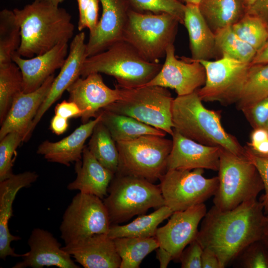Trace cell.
I'll return each instance as SVG.
<instances>
[{
    "mask_svg": "<svg viewBox=\"0 0 268 268\" xmlns=\"http://www.w3.org/2000/svg\"><path fill=\"white\" fill-rule=\"evenodd\" d=\"M267 223L264 205L257 199L227 211L213 205L203 218L196 239L203 249L216 255L224 268L248 246L262 239Z\"/></svg>",
    "mask_w": 268,
    "mask_h": 268,
    "instance_id": "1",
    "label": "cell"
},
{
    "mask_svg": "<svg viewBox=\"0 0 268 268\" xmlns=\"http://www.w3.org/2000/svg\"><path fill=\"white\" fill-rule=\"evenodd\" d=\"M20 28L17 53L30 58L44 54L73 37L74 25L64 8L34 0L22 8L12 10Z\"/></svg>",
    "mask_w": 268,
    "mask_h": 268,
    "instance_id": "2",
    "label": "cell"
},
{
    "mask_svg": "<svg viewBox=\"0 0 268 268\" xmlns=\"http://www.w3.org/2000/svg\"><path fill=\"white\" fill-rule=\"evenodd\" d=\"M202 101L197 90L174 98L172 106L174 130L201 144L219 147L246 157L245 147L223 128L220 111L206 108Z\"/></svg>",
    "mask_w": 268,
    "mask_h": 268,
    "instance_id": "3",
    "label": "cell"
},
{
    "mask_svg": "<svg viewBox=\"0 0 268 268\" xmlns=\"http://www.w3.org/2000/svg\"><path fill=\"white\" fill-rule=\"evenodd\" d=\"M162 64L149 62L128 42L122 40L107 50L87 57L80 71L84 77L92 73L113 76L123 88L145 85L158 73Z\"/></svg>",
    "mask_w": 268,
    "mask_h": 268,
    "instance_id": "4",
    "label": "cell"
},
{
    "mask_svg": "<svg viewBox=\"0 0 268 268\" xmlns=\"http://www.w3.org/2000/svg\"><path fill=\"white\" fill-rule=\"evenodd\" d=\"M111 225L126 222L151 208L165 205L159 185L144 178L116 173L103 200Z\"/></svg>",
    "mask_w": 268,
    "mask_h": 268,
    "instance_id": "5",
    "label": "cell"
},
{
    "mask_svg": "<svg viewBox=\"0 0 268 268\" xmlns=\"http://www.w3.org/2000/svg\"><path fill=\"white\" fill-rule=\"evenodd\" d=\"M219 183L213 200L217 208L227 211L257 199L264 186L256 167L247 157L220 149Z\"/></svg>",
    "mask_w": 268,
    "mask_h": 268,
    "instance_id": "6",
    "label": "cell"
},
{
    "mask_svg": "<svg viewBox=\"0 0 268 268\" xmlns=\"http://www.w3.org/2000/svg\"><path fill=\"white\" fill-rule=\"evenodd\" d=\"M179 20L167 13L139 12L130 9L123 40L146 61L159 63L168 47L174 44Z\"/></svg>",
    "mask_w": 268,
    "mask_h": 268,
    "instance_id": "7",
    "label": "cell"
},
{
    "mask_svg": "<svg viewBox=\"0 0 268 268\" xmlns=\"http://www.w3.org/2000/svg\"><path fill=\"white\" fill-rule=\"evenodd\" d=\"M119 87L121 98L102 109L131 117L172 136L174 98L167 88L146 85L135 88Z\"/></svg>",
    "mask_w": 268,
    "mask_h": 268,
    "instance_id": "8",
    "label": "cell"
},
{
    "mask_svg": "<svg viewBox=\"0 0 268 268\" xmlns=\"http://www.w3.org/2000/svg\"><path fill=\"white\" fill-rule=\"evenodd\" d=\"M119 166L116 173L133 175L154 183L167 171L173 141L165 136L148 134L116 142Z\"/></svg>",
    "mask_w": 268,
    "mask_h": 268,
    "instance_id": "9",
    "label": "cell"
},
{
    "mask_svg": "<svg viewBox=\"0 0 268 268\" xmlns=\"http://www.w3.org/2000/svg\"><path fill=\"white\" fill-rule=\"evenodd\" d=\"M204 169H170L159 179L165 205L173 212L185 210L203 203L214 196L219 183L218 176L207 178Z\"/></svg>",
    "mask_w": 268,
    "mask_h": 268,
    "instance_id": "10",
    "label": "cell"
},
{
    "mask_svg": "<svg viewBox=\"0 0 268 268\" xmlns=\"http://www.w3.org/2000/svg\"><path fill=\"white\" fill-rule=\"evenodd\" d=\"M110 226L109 213L102 199L79 192L63 214L61 238L66 245L95 234H108Z\"/></svg>",
    "mask_w": 268,
    "mask_h": 268,
    "instance_id": "11",
    "label": "cell"
},
{
    "mask_svg": "<svg viewBox=\"0 0 268 268\" xmlns=\"http://www.w3.org/2000/svg\"><path fill=\"white\" fill-rule=\"evenodd\" d=\"M206 72V81L197 90L203 101L228 106L239 101L251 64L222 57L215 61H200Z\"/></svg>",
    "mask_w": 268,
    "mask_h": 268,
    "instance_id": "12",
    "label": "cell"
},
{
    "mask_svg": "<svg viewBox=\"0 0 268 268\" xmlns=\"http://www.w3.org/2000/svg\"><path fill=\"white\" fill-rule=\"evenodd\" d=\"M175 52L174 44L168 47L161 69L145 85L170 88L174 89L178 96L191 94L205 84V68L200 61L177 58Z\"/></svg>",
    "mask_w": 268,
    "mask_h": 268,
    "instance_id": "13",
    "label": "cell"
},
{
    "mask_svg": "<svg viewBox=\"0 0 268 268\" xmlns=\"http://www.w3.org/2000/svg\"><path fill=\"white\" fill-rule=\"evenodd\" d=\"M207 212L203 203L185 210L173 212L167 223L157 228L155 234L159 248L178 260L183 250L197 237L199 225Z\"/></svg>",
    "mask_w": 268,
    "mask_h": 268,
    "instance_id": "14",
    "label": "cell"
},
{
    "mask_svg": "<svg viewBox=\"0 0 268 268\" xmlns=\"http://www.w3.org/2000/svg\"><path fill=\"white\" fill-rule=\"evenodd\" d=\"M68 101L75 103L82 111V124L96 118L105 107L121 98V90L116 84L112 89L106 85L99 73L78 78L67 90Z\"/></svg>",
    "mask_w": 268,
    "mask_h": 268,
    "instance_id": "15",
    "label": "cell"
},
{
    "mask_svg": "<svg viewBox=\"0 0 268 268\" xmlns=\"http://www.w3.org/2000/svg\"><path fill=\"white\" fill-rule=\"evenodd\" d=\"M102 16L95 30L89 33L86 55L89 57L101 53L122 40L131 9L127 0H99Z\"/></svg>",
    "mask_w": 268,
    "mask_h": 268,
    "instance_id": "16",
    "label": "cell"
},
{
    "mask_svg": "<svg viewBox=\"0 0 268 268\" xmlns=\"http://www.w3.org/2000/svg\"><path fill=\"white\" fill-rule=\"evenodd\" d=\"M28 244L29 251L22 254V260L14 265L13 268H80L54 235L46 230L34 228L30 235Z\"/></svg>",
    "mask_w": 268,
    "mask_h": 268,
    "instance_id": "17",
    "label": "cell"
},
{
    "mask_svg": "<svg viewBox=\"0 0 268 268\" xmlns=\"http://www.w3.org/2000/svg\"><path fill=\"white\" fill-rule=\"evenodd\" d=\"M173 144L167 170L201 168L218 171L221 148L205 145L186 137L174 130Z\"/></svg>",
    "mask_w": 268,
    "mask_h": 268,
    "instance_id": "18",
    "label": "cell"
},
{
    "mask_svg": "<svg viewBox=\"0 0 268 268\" xmlns=\"http://www.w3.org/2000/svg\"><path fill=\"white\" fill-rule=\"evenodd\" d=\"M85 35L83 31L76 34L69 45V53L50 90L34 117L30 131L31 135L37 125L49 108L80 76L83 64L87 58Z\"/></svg>",
    "mask_w": 268,
    "mask_h": 268,
    "instance_id": "19",
    "label": "cell"
},
{
    "mask_svg": "<svg viewBox=\"0 0 268 268\" xmlns=\"http://www.w3.org/2000/svg\"><path fill=\"white\" fill-rule=\"evenodd\" d=\"M55 78L54 74L36 90L29 93L22 91L16 95L1 125L0 140L13 132L24 134L25 141L29 139L32 121L47 97Z\"/></svg>",
    "mask_w": 268,
    "mask_h": 268,
    "instance_id": "20",
    "label": "cell"
},
{
    "mask_svg": "<svg viewBox=\"0 0 268 268\" xmlns=\"http://www.w3.org/2000/svg\"><path fill=\"white\" fill-rule=\"evenodd\" d=\"M62 248L84 268L120 267L121 259L113 239L107 234H95Z\"/></svg>",
    "mask_w": 268,
    "mask_h": 268,
    "instance_id": "21",
    "label": "cell"
},
{
    "mask_svg": "<svg viewBox=\"0 0 268 268\" xmlns=\"http://www.w3.org/2000/svg\"><path fill=\"white\" fill-rule=\"evenodd\" d=\"M38 175L34 171H25L13 174L0 182V258L22 257V254L15 252L11 243L21 239L12 235L8 228V222L13 215L12 204L18 191L30 187L37 181Z\"/></svg>",
    "mask_w": 268,
    "mask_h": 268,
    "instance_id": "22",
    "label": "cell"
},
{
    "mask_svg": "<svg viewBox=\"0 0 268 268\" xmlns=\"http://www.w3.org/2000/svg\"><path fill=\"white\" fill-rule=\"evenodd\" d=\"M67 43L60 44L50 51L30 58L21 57L17 52L12 61L19 67L23 76V92L39 88L55 71L63 66L68 55Z\"/></svg>",
    "mask_w": 268,
    "mask_h": 268,
    "instance_id": "23",
    "label": "cell"
},
{
    "mask_svg": "<svg viewBox=\"0 0 268 268\" xmlns=\"http://www.w3.org/2000/svg\"><path fill=\"white\" fill-rule=\"evenodd\" d=\"M98 114L94 120L82 124L69 135L61 140L43 141L38 146L37 153L48 161L69 166L71 163L81 160L86 139L91 135L95 125L100 121Z\"/></svg>",
    "mask_w": 268,
    "mask_h": 268,
    "instance_id": "24",
    "label": "cell"
},
{
    "mask_svg": "<svg viewBox=\"0 0 268 268\" xmlns=\"http://www.w3.org/2000/svg\"><path fill=\"white\" fill-rule=\"evenodd\" d=\"M82 160L75 162L76 177L67 185V189L104 199L115 174L102 165L87 146L83 149Z\"/></svg>",
    "mask_w": 268,
    "mask_h": 268,
    "instance_id": "25",
    "label": "cell"
},
{
    "mask_svg": "<svg viewBox=\"0 0 268 268\" xmlns=\"http://www.w3.org/2000/svg\"><path fill=\"white\" fill-rule=\"evenodd\" d=\"M183 25L188 33L192 59L209 61L217 56L215 34L204 20L198 5L185 4Z\"/></svg>",
    "mask_w": 268,
    "mask_h": 268,
    "instance_id": "26",
    "label": "cell"
},
{
    "mask_svg": "<svg viewBox=\"0 0 268 268\" xmlns=\"http://www.w3.org/2000/svg\"><path fill=\"white\" fill-rule=\"evenodd\" d=\"M116 142L148 135L165 136L166 133L130 116L101 109L98 113Z\"/></svg>",
    "mask_w": 268,
    "mask_h": 268,
    "instance_id": "27",
    "label": "cell"
},
{
    "mask_svg": "<svg viewBox=\"0 0 268 268\" xmlns=\"http://www.w3.org/2000/svg\"><path fill=\"white\" fill-rule=\"evenodd\" d=\"M199 7L214 33L232 26L247 12L241 0H201Z\"/></svg>",
    "mask_w": 268,
    "mask_h": 268,
    "instance_id": "28",
    "label": "cell"
},
{
    "mask_svg": "<svg viewBox=\"0 0 268 268\" xmlns=\"http://www.w3.org/2000/svg\"><path fill=\"white\" fill-rule=\"evenodd\" d=\"M173 212L164 205L151 213L140 215L127 224L111 225L107 234L113 239L121 237H155L158 225L170 217Z\"/></svg>",
    "mask_w": 268,
    "mask_h": 268,
    "instance_id": "29",
    "label": "cell"
},
{
    "mask_svg": "<svg viewBox=\"0 0 268 268\" xmlns=\"http://www.w3.org/2000/svg\"><path fill=\"white\" fill-rule=\"evenodd\" d=\"M121 259L120 268H138L145 257L159 247L155 237L113 239Z\"/></svg>",
    "mask_w": 268,
    "mask_h": 268,
    "instance_id": "30",
    "label": "cell"
},
{
    "mask_svg": "<svg viewBox=\"0 0 268 268\" xmlns=\"http://www.w3.org/2000/svg\"><path fill=\"white\" fill-rule=\"evenodd\" d=\"M87 147L102 165L116 173L119 166L116 142L101 120L93 129Z\"/></svg>",
    "mask_w": 268,
    "mask_h": 268,
    "instance_id": "31",
    "label": "cell"
},
{
    "mask_svg": "<svg viewBox=\"0 0 268 268\" xmlns=\"http://www.w3.org/2000/svg\"><path fill=\"white\" fill-rule=\"evenodd\" d=\"M268 97V64H251L237 106L242 111Z\"/></svg>",
    "mask_w": 268,
    "mask_h": 268,
    "instance_id": "32",
    "label": "cell"
},
{
    "mask_svg": "<svg viewBox=\"0 0 268 268\" xmlns=\"http://www.w3.org/2000/svg\"><path fill=\"white\" fill-rule=\"evenodd\" d=\"M21 71L13 62L0 65V124L5 120L15 97L23 91Z\"/></svg>",
    "mask_w": 268,
    "mask_h": 268,
    "instance_id": "33",
    "label": "cell"
},
{
    "mask_svg": "<svg viewBox=\"0 0 268 268\" xmlns=\"http://www.w3.org/2000/svg\"><path fill=\"white\" fill-rule=\"evenodd\" d=\"M215 44L218 55L240 62L251 64L257 51L242 40L232 30L231 26L215 32Z\"/></svg>",
    "mask_w": 268,
    "mask_h": 268,
    "instance_id": "34",
    "label": "cell"
},
{
    "mask_svg": "<svg viewBox=\"0 0 268 268\" xmlns=\"http://www.w3.org/2000/svg\"><path fill=\"white\" fill-rule=\"evenodd\" d=\"M19 25L13 10L0 12V65L12 62V57L21 43Z\"/></svg>",
    "mask_w": 268,
    "mask_h": 268,
    "instance_id": "35",
    "label": "cell"
},
{
    "mask_svg": "<svg viewBox=\"0 0 268 268\" xmlns=\"http://www.w3.org/2000/svg\"><path fill=\"white\" fill-rule=\"evenodd\" d=\"M234 32L257 52L268 38V24L259 16L247 12L231 26Z\"/></svg>",
    "mask_w": 268,
    "mask_h": 268,
    "instance_id": "36",
    "label": "cell"
},
{
    "mask_svg": "<svg viewBox=\"0 0 268 268\" xmlns=\"http://www.w3.org/2000/svg\"><path fill=\"white\" fill-rule=\"evenodd\" d=\"M131 9L139 12L167 13L183 24L185 4L176 0H127Z\"/></svg>",
    "mask_w": 268,
    "mask_h": 268,
    "instance_id": "37",
    "label": "cell"
},
{
    "mask_svg": "<svg viewBox=\"0 0 268 268\" xmlns=\"http://www.w3.org/2000/svg\"><path fill=\"white\" fill-rule=\"evenodd\" d=\"M23 141H25L24 135L16 132L8 133L0 140V182L13 174L12 157Z\"/></svg>",
    "mask_w": 268,
    "mask_h": 268,
    "instance_id": "38",
    "label": "cell"
},
{
    "mask_svg": "<svg viewBox=\"0 0 268 268\" xmlns=\"http://www.w3.org/2000/svg\"><path fill=\"white\" fill-rule=\"evenodd\" d=\"M234 261L238 268H268V247L262 239L257 240L248 246Z\"/></svg>",
    "mask_w": 268,
    "mask_h": 268,
    "instance_id": "39",
    "label": "cell"
},
{
    "mask_svg": "<svg viewBox=\"0 0 268 268\" xmlns=\"http://www.w3.org/2000/svg\"><path fill=\"white\" fill-rule=\"evenodd\" d=\"M245 148L246 157L256 167L263 182L264 194L260 201L266 213L268 211V158L254 154L247 146Z\"/></svg>",
    "mask_w": 268,
    "mask_h": 268,
    "instance_id": "40",
    "label": "cell"
},
{
    "mask_svg": "<svg viewBox=\"0 0 268 268\" xmlns=\"http://www.w3.org/2000/svg\"><path fill=\"white\" fill-rule=\"evenodd\" d=\"M203 248L196 239L192 241L182 252L179 261L182 268H202Z\"/></svg>",
    "mask_w": 268,
    "mask_h": 268,
    "instance_id": "41",
    "label": "cell"
},
{
    "mask_svg": "<svg viewBox=\"0 0 268 268\" xmlns=\"http://www.w3.org/2000/svg\"><path fill=\"white\" fill-rule=\"evenodd\" d=\"M242 112L254 129L263 128L268 120V97Z\"/></svg>",
    "mask_w": 268,
    "mask_h": 268,
    "instance_id": "42",
    "label": "cell"
},
{
    "mask_svg": "<svg viewBox=\"0 0 268 268\" xmlns=\"http://www.w3.org/2000/svg\"><path fill=\"white\" fill-rule=\"evenodd\" d=\"M99 2V0H89L85 11L82 30L87 28L89 29V33L93 32L98 22Z\"/></svg>",
    "mask_w": 268,
    "mask_h": 268,
    "instance_id": "43",
    "label": "cell"
},
{
    "mask_svg": "<svg viewBox=\"0 0 268 268\" xmlns=\"http://www.w3.org/2000/svg\"><path fill=\"white\" fill-rule=\"evenodd\" d=\"M55 114L66 119L81 117L82 111L74 102L64 100L58 103L55 108Z\"/></svg>",
    "mask_w": 268,
    "mask_h": 268,
    "instance_id": "44",
    "label": "cell"
},
{
    "mask_svg": "<svg viewBox=\"0 0 268 268\" xmlns=\"http://www.w3.org/2000/svg\"><path fill=\"white\" fill-rule=\"evenodd\" d=\"M247 12L259 16L268 24V0H256Z\"/></svg>",
    "mask_w": 268,
    "mask_h": 268,
    "instance_id": "45",
    "label": "cell"
},
{
    "mask_svg": "<svg viewBox=\"0 0 268 268\" xmlns=\"http://www.w3.org/2000/svg\"><path fill=\"white\" fill-rule=\"evenodd\" d=\"M202 268H221L216 255L208 249H203L201 256Z\"/></svg>",
    "mask_w": 268,
    "mask_h": 268,
    "instance_id": "46",
    "label": "cell"
},
{
    "mask_svg": "<svg viewBox=\"0 0 268 268\" xmlns=\"http://www.w3.org/2000/svg\"><path fill=\"white\" fill-rule=\"evenodd\" d=\"M68 127V119L61 116L56 115L50 122V129L57 135L64 133Z\"/></svg>",
    "mask_w": 268,
    "mask_h": 268,
    "instance_id": "47",
    "label": "cell"
},
{
    "mask_svg": "<svg viewBox=\"0 0 268 268\" xmlns=\"http://www.w3.org/2000/svg\"><path fill=\"white\" fill-rule=\"evenodd\" d=\"M267 139H268V131L266 129L264 128L254 129L251 134V141L247 143V146L253 149Z\"/></svg>",
    "mask_w": 268,
    "mask_h": 268,
    "instance_id": "48",
    "label": "cell"
},
{
    "mask_svg": "<svg viewBox=\"0 0 268 268\" xmlns=\"http://www.w3.org/2000/svg\"><path fill=\"white\" fill-rule=\"evenodd\" d=\"M268 64V38L263 46L259 50L251 64Z\"/></svg>",
    "mask_w": 268,
    "mask_h": 268,
    "instance_id": "49",
    "label": "cell"
},
{
    "mask_svg": "<svg viewBox=\"0 0 268 268\" xmlns=\"http://www.w3.org/2000/svg\"><path fill=\"white\" fill-rule=\"evenodd\" d=\"M156 253L157 258L159 261L160 268H167L170 262L173 260L171 256L168 252L160 248L156 250Z\"/></svg>",
    "mask_w": 268,
    "mask_h": 268,
    "instance_id": "50",
    "label": "cell"
},
{
    "mask_svg": "<svg viewBox=\"0 0 268 268\" xmlns=\"http://www.w3.org/2000/svg\"><path fill=\"white\" fill-rule=\"evenodd\" d=\"M79 10V20L78 22V29L82 30V25L85 10L88 4L89 0H77Z\"/></svg>",
    "mask_w": 268,
    "mask_h": 268,
    "instance_id": "51",
    "label": "cell"
},
{
    "mask_svg": "<svg viewBox=\"0 0 268 268\" xmlns=\"http://www.w3.org/2000/svg\"><path fill=\"white\" fill-rule=\"evenodd\" d=\"M248 148L251 152L255 154L258 155H264L267 154L268 153V139L259 143L253 149H251L249 147Z\"/></svg>",
    "mask_w": 268,
    "mask_h": 268,
    "instance_id": "52",
    "label": "cell"
},
{
    "mask_svg": "<svg viewBox=\"0 0 268 268\" xmlns=\"http://www.w3.org/2000/svg\"><path fill=\"white\" fill-rule=\"evenodd\" d=\"M262 240L268 247V222L265 227Z\"/></svg>",
    "mask_w": 268,
    "mask_h": 268,
    "instance_id": "53",
    "label": "cell"
},
{
    "mask_svg": "<svg viewBox=\"0 0 268 268\" xmlns=\"http://www.w3.org/2000/svg\"><path fill=\"white\" fill-rule=\"evenodd\" d=\"M184 4H193L196 5H199L201 0H176Z\"/></svg>",
    "mask_w": 268,
    "mask_h": 268,
    "instance_id": "54",
    "label": "cell"
},
{
    "mask_svg": "<svg viewBox=\"0 0 268 268\" xmlns=\"http://www.w3.org/2000/svg\"><path fill=\"white\" fill-rule=\"evenodd\" d=\"M35 0L49 3L56 6H59V5L60 3L63 2L65 0Z\"/></svg>",
    "mask_w": 268,
    "mask_h": 268,
    "instance_id": "55",
    "label": "cell"
},
{
    "mask_svg": "<svg viewBox=\"0 0 268 268\" xmlns=\"http://www.w3.org/2000/svg\"><path fill=\"white\" fill-rule=\"evenodd\" d=\"M256 0H241L248 10L251 6L254 4Z\"/></svg>",
    "mask_w": 268,
    "mask_h": 268,
    "instance_id": "56",
    "label": "cell"
},
{
    "mask_svg": "<svg viewBox=\"0 0 268 268\" xmlns=\"http://www.w3.org/2000/svg\"><path fill=\"white\" fill-rule=\"evenodd\" d=\"M263 128L266 129L268 131V120L266 124H265V126Z\"/></svg>",
    "mask_w": 268,
    "mask_h": 268,
    "instance_id": "57",
    "label": "cell"
},
{
    "mask_svg": "<svg viewBox=\"0 0 268 268\" xmlns=\"http://www.w3.org/2000/svg\"><path fill=\"white\" fill-rule=\"evenodd\" d=\"M266 219H267V222H268V212H267L266 213Z\"/></svg>",
    "mask_w": 268,
    "mask_h": 268,
    "instance_id": "58",
    "label": "cell"
},
{
    "mask_svg": "<svg viewBox=\"0 0 268 268\" xmlns=\"http://www.w3.org/2000/svg\"><path fill=\"white\" fill-rule=\"evenodd\" d=\"M259 156H263V157H268V153L267 154L264 155H259Z\"/></svg>",
    "mask_w": 268,
    "mask_h": 268,
    "instance_id": "59",
    "label": "cell"
}]
</instances>
